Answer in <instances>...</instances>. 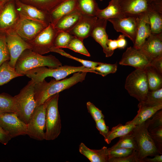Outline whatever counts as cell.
I'll return each instance as SVG.
<instances>
[{
	"label": "cell",
	"instance_id": "10",
	"mask_svg": "<svg viewBox=\"0 0 162 162\" xmlns=\"http://www.w3.org/2000/svg\"><path fill=\"white\" fill-rule=\"evenodd\" d=\"M0 127L11 139L26 134L27 124L14 112L0 113Z\"/></svg>",
	"mask_w": 162,
	"mask_h": 162
},
{
	"label": "cell",
	"instance_id": "18",
	"mask_svg": "<svg viewBox=\"0 0 162 162\" xmlns=\"http://www.w3.org/2000/svg\"><path fill=\"white\" fill-rule=\"evenodd\" d=\"M97 19L96 16L82 14L76 24L68 32L83 41L84 39L91 36Z\"/></svg>",
	"mask_w": 162,
	"mask_h": 162
},
{
	"label": "cell",
	"instance_id": "41",
	"mask_svg": "<svg viewBox=\"0 0 162 162\" xmlns=\"http://www.w3.org/2000/svg\"><path fill=\"white\" fill-rule=\"evenodd\" d=\"M159 154H162V127L154 129L148 131Z\"/></svg>",
	"mask_w": 162,
	"mask_h": 162
},
{
	"label": "cell",
	"instance_id": "6",
	"mask_svg": "<svg viewBox=\"0 0 162 162\" xmlns=\"http://www.w3.org/2000/svg\"><path fill=\"white\" fill-rule=\"evenodd\" d=\"M131 133L135 140L138 159L141 162L148 156L159 154L145 122L136 125Z\"/></svg>",
	"mask_w": 162,
	"mask_h": 162
},
{
	"label": "cell",
	"instance_id": "20",
	"mask_svg": "<svg viewBox=\"0 0 162 162\" xmlns=\"http://www.w3.org/2000/svg\"><path fill=\"white\" fill-rule=\"evenodd\" d=\"M107 20L98 18L92 29L91 36L102 46L106 57L111 56L114 52L110 51L108 48L107 43L108 36L106 32Z\"/></svg>",
	"mask_w": 162,
	"mask_h": 162
},
{
	"label": "cell",
	"instance_id": "17",
	"mask_svg": "<svg viewBox=\"0 0 162 162\" xmlns=\"http://www.w3.org/2000/svg\"><path fill=\"white\" fill-rule=\"evenodd\" d=\"M147 10L152 34L162 33V0L148 3Z\"/></svg>",
	"mask_w": 162,
	"mask_h": 162
},
{
	"label": "cell",
	"instance_id": "4",
	"mask_svg": "<svg viewBox=\"0 0 162 162\" xmlns=\"http://www.w3.org/2000/svg\"><path fill=\"white\" fill-rule=\"evenodd\" d=\"M34 83L31 80L18 94L13 97L14 112L26 124L36 106L34 97Z\"/></svg>",
	"mask_w": 162,
	"mask_h": 162
},
{
	"label": "cell",
	"instance_id": "15",
	"mask_svg": "<svg viewBox=\"0 0 162 162\" xmlns=\"http://www.w3.org/2000/svg\"><path fill=\"white\" fill-rule=\"evenodd\" d=\"M46 27L44 24L26 19H20L13 29L26 41L34 38Z\"/></svg>",
	"mask_w": 162,
	"mask_h": 162
},
{
	"label": "cell",
	"instance_id": "23",
	"mask_svg": "<svg viewBox=\"0 0 162 162\" xmlns=\"http://www.w3.org/2000/svg\"><path fill=\"white\" fill-rule=\"evenodd\" d=\"M78 0H65L50 13V23L54 27L63 16L77 9Z\"/></svg>",
	"mask_w": 162,
	"mask_h": 162
},
{
	"label": "cell",
	"instance_id": "45",
	"mask_svg": "<svg viewBox=\"0 0 162 162\" xmlns=\"http://www.w3.org/2000/svg\"><path fill=\"white\" fill-rule=\"evenodd\" d=\"M108 162H141L138 159L137 152L134 150L133 152L128 155L120 157L109 159Z\"/></svg>",
	"mask_w": 162,
	"mask_h": 162
},
{
	"label": "cell",
	"instance_id": "43",
	"mask_svg": "<svg viewBox=\"0 0 162 162\" xmlns=\"http://www.w3.org/2000/svg\"><path fill=\"white\" fill-rule=\"evenodd\" d=\"M108 149L109 159L124 157L131 154L135 150L132 148H119L112 149L108 148Z\"/></svg>",
	"mask_w": 162,
	"mask_h": 162
},
{
	"label": "cell",
	"instance_id": "7",
	"mask_svg": "<svg viewBox=\"0 0 162 162\" xmlns=\"http://www.w3.org/2000/svg\"><path fill=\"white\" fill-rule=\"evenodd\" d=\"M125 88L129 94L139 102L144 100L149 88L144 70L136 69L127 76Z\"/></svg>",
	"mask_w": 162,
	"mask_h": 162
},
{
	"label": "cell",
	"instance_id": "48",
	"mask_svg": "<svg viewBox=\"0 0 162 162\" xmlns=\"http://www.w3.org/2000/svg\"><path fill=\"white\" fill-rule=\"evenodd\" d=\"M11 139L9 135L0 127V142L6 145Z\"/></svg>",
	"mask_w": 162,
	"mask_h": 162
},
{
	"label": "cell",
	"instance_id": "33",
	"mask_svg": "<svg viewBox=\"0 0 162 162\" xmlns=\"http://www.w3.org/2000/svg\"><path fill=\"white\" fill-rule=\"evenodd\" d=\"M140 102L150 106L162 105V88L156 90H149L144 100Z\"/></svg>",
	"mask_w": 162,
	"mask_h": 162
},
{
	"label": "cell",
	"instance_id": "31",
	"mask_svg": "<svg viewBox=\"0 0 162 162\" xmlns=\"http://www.w3.org/2000/svg\"><path fill=\"white\" fill-rule=\"evenodd\" d=\"M21 76H22L17 72L14 68L10 66L9 61L4 62L0 67V86L15 78Z\"/></svg>",
	"mask_w": 162,
	"mask_h": 162
},
{
	"label": "cell",
	"instance_id": "38",
	"mask_svg": "<svg viewBox=\"0 0 162 162\" xmlns=\"http://www.w3.org/2000/svg\"><path fill=\"white\" fill-rule=\"evenodd\" d=\"M83 41L74 37L70 41L66 48L86 56H90V55L84 46Z\"/></svg>",
	"mask_w": 162,
	"mask_h": 162
},
{
	"label": "cell",
	"instance_id": "30",
	"mask_svg": "<svg viewBox=\"0 0 162 162\" xmlns=\"http://www.w3.org/2000/svg\"><path fill=\"white\" fill-rule=\"evenodd\" d=\"M132 124H126L123 125L119 124L112 128L111 131L107 136L104 138L106 142L110 144L114 139L120 137L130 133L135 127Z\"/></svg>",
	"mask_w": 162,
	"mask_h": 162
},
{
	"label": "cell",
	"instance_id": "16",
	"mask_svg": "<svg viewBox=\"0 0 162 162\" xmlns=\"http://www.w3.org/2000/svg\"><path fill=\"white\" fill-rule=\"evenodd\" d=\"M138 17L127 16L122 18H111L107 20L112 24L114 29L122 33L134 43L136 33Z\"/></svg>",
	"mask_w": 162,
	"mask_h": 162
},
{
	"label": "cell",
	"instance_id": "35",
	"mask_svg": "<svg viewBox=\"0 0 162 162\" xmlns=\"http://www.w3.org/2000/svg\"><path fill=\"white\" fill-rule=\"evenodd\" d=\"M74 37L69 32L58 30L54 41V46L58 48H66L69 42Z\"/></svg>",
	"mask_w": 162,
	"mask_h": 162
},
{
	"label": "cell",
	"instance_id": "5",
	"mask_svg": "<svg viewBox=\"0 0 162 162\" xmlns=\"http://www.w3.org/2000/svg\"><path fill=\"white\" fill-rule=\"evenodd\" d=\"M59 97V93H57L45 102L46 106L44 140H46L56 139L61 133L62 125L58 107Z\"/></svg>",
	"mask_w": 162,
	"mask_h": 162
},
{
	"label": "cell",
	"instance_id": "42",
	"mask_svg": "<svg viewBox=\"0 0 162 162\" xmlns=\"http://www.w3.org/2000/svg\"><path fill=\"white\" fill-rule=\"evenodd\" d=\"M117 68L116 63L112 64L101 62L99 65L92 69L104 77L109 74L115 73L117 70Z\"/></svg>",
	"mask_w": 162,
	"mask_h": 162
},
{
	"label": "cell",
	"instance_id": "28",
	"mask_svg": "<svg viewBox=\"0 0 162 162\" xmlns=\"http://www.w3.org/2000/svg\"><path fill=\"white\" fill-rule=\"evenodd\" d=\"M144 70L146 75L149 90H156L162 88V74L150 64Z\"/></svg>",
	"mask_w": 162,
	"mask_h": 162
},
{
	"label": "cell",
	"instance_id": "54",
	"mask_svg": "<svg viewBox=\"0 0 162 162\" xmlns=\"http://www.w3.org/2000/svg\"><path fill=\"white\" fill-rule=\"evenodd\" d=\"M3 5L0 3V10L2 7Z\"/></svg>",
	"mask_w": 162,
	"mask_h": 162
},
{
	"label": "cell",
	"instance_id": "19",
	"mask_svg": "<svg viewBox=\"0 0 162 162\" xmlns=\"http://www.w3.org/2000/svg\"><path fill=\"white\" fill-rule=\"evenodd\" d=\"M140 49L152 61L162 57V33H152Z\"/></svg>",
	"mask_w": 162,
	"mask_h": 162
},
{
	"label": "cell",
	"instance_id": "44",
	"mask_svg": "<svg viewBox=\"0 0 162 162\" xmlns=\"http://www.w3.org/2000/svg\"><path fill=\"white\" fill-rule=\"evenodd\" d=\"M88 112L92 116L95 122L104 119V116L102 111L97 107L93 103L88 101L86 103Z\"/></svg>",
	"mask_w": 162,
	"mask_h": 162
},
{
	"label": "cell",
	"instance_id": "52",
	"mask_svg": "<svg viewBox=\"0 0 162 162\" xmlns=\"http://www.w3.org/2000/svg\"><path fill=\"white\" fill-rule=\"evenodd\" d=\"M14 0L15 1L16 0H0V3L2 5H3L5 3L8 2L10 1Z\"/></svg>",
	"mask_w": 162,
	"mask_h": 162
},
{
	"label": "cell",
	"instance_id": "21",
	"mask_svg": "<svg viewBox=\"0 0 162 162\" xmlns=\"http://www.w3.org/2000/svg\"><path fill=\"white\" fill-rule=\"evenodd\" d=\"M138 18L136 33L133 46L140 49L152 32L147 12L140 15Z\"/></svg>",
	"mask_w": 162,
	"mask_h": 162
},
{
	"label": "cell",
	"instance_id": "9",
	"mask_svg": "<svg viewBox=\"0 0 162 162\" xmlns=\"http://www.w3.org/2000/svg\"><path fill=\"white\" fill-rule=\"evenodd\" d=\"M58 31L50 23L34 38L26 42L34 52L41 55L48 53L54 47V41Z\"/></svg>",
	"mask_w": 162,
	"mask_h": 162
},
{
	"label": "cell",
	"instance_id": "53",
	"mask_svg": "<svg viewBox=\"0 0 162 162\" xmlns=\"http://www.w3.org/2000/svg\"><path fill=\"white\" fill-rule=\"evenodd\" d=\"M155 0H147L148 3H149L150 2H151L153 1H154Z\"/></svg>",
	"mask_w": 162,
	"mask_h": 162
},
{
	"label": "cell",
	"instance_id": "51",
	"mask_svg": "<svg viewBox=\"0 0 162 162\" xmlns=\"http://www.w3.org/2000/svg\"><path fill=\"white\" fill-rule=\"evenodd\" d=\"M143 162H162V155L157 154L154 156L153 158H145L142 160Z\"/></svg>",
	"mask_w": 162,
	"mask_h": 162
},
{
	"label": "cell",
	"instance_id": "22",
	"mask_svg": "<svg viewBox=\"0 0 162 162\" xmlns=\"http://www.w3.org/2000/svg\"><path fill=\"white\" fill-rule=\"evenodd\" d=\"M121 9L126 17H138L146 12L147 0H119Z\"/></svg>",
	"mask_w": 162,
	"mask_h": 162
},
{
	"label": "cell",
	"instance_id": "49",
	"mask_svg": "<svg viewBox=\"0 0 162 162\" xmlns=\"http://www.w3.org/2000/svg\"><path fill=\"white\" fill-rule=\"evenodd\" d=\"M123 34H120L116 39L118 48L124 49L126 46L127 42Z\"/></svg>",
	"mask_w": 162,
	"mask_h": 162
},
{
	"label": "cell",
	"instance_id": "26",
	"mask_svg": "<svg viewBox=\"0 0 162 162\" xmlns=\"http://www.w3.org/2000/svg\"><path fill=\"white\" fill-rule=\"evenodd\" d=\"M138 107L139 110L136 115L126 124H132L135 125L141 124L149 118L157 111L162 109V105L155 106H148L139 102Z\"/></svg>",
	"mask_w": 162,
	"mask_h": 162
},
{
	"label": "cell",
	"instance_id": "27",
	"mask_svg": "<svg viewBox=\"0 0 162 162\" xmlns=\"http://www.w3.org/2000/svg\"><path fill=\"white\" fill-rule=\"evenodd\" d=\"M82 15L77 9L62 17L54 28L58 30L69 32L76 24Z\"/></svg>",
	"mask_w": 162,
	"mask_h": 162
},
{
	"label": "cell",
	"instance_id": "32",
	"mask_svg": "<svg viewBox=\"0 0 162 162\" xmlns=\"http://www.w3.org/2000/svg\"><path fill=\"white\" fill-rule=\"evenodd\" d=\"M77 9L82 14L93 16L100 9L95 0H78Z\"/></svg>",
	"mask_w": 162,
	"mask_h": 162
},
{
	"label": "cell",
	"instance_id": "46",
	"mask_svg": "<svg viewBox=\"0 0 162 162\" xmlns=\"http://www.w3.org/2000/svg\"><path fill=\"white\" fill-rule=\"evenodd\" d=\"M96 127L100 134L106 138L108 135L110 130L109 127L107 126L104 119H102L95 122Z\"/></svg>",
	"mask_w": 162,
	"mask_h": 162
},
{
	"label": "cell",
	"instance_id": "11",
	"mask_svg": "<svg viewBox=\"0 0 162 162\" xmlns=\"http://www.w3.org/2000/svg\"><path fill=\"white\" fill-rule=\"evenodd\" d=\"M5 34L10 56L9 63L11 67L15 68L16 61L21 54L26 50H31V47L13 29L6 32Z\"/></svg>",
	"mask_w": 162,
	"mask_h": 162
},
{
	"label": "cell",
	"instance_id": "50",
	"mask_svg": "<svg viewBox=\"0 0 162 162\" xmlns=\"http://www.w3.org/2000/svg\"><path fill=\"white\" fill-rule=\"evenodd\" d=\"M107 45L108 50L110 51L114 52V50L118 48V44L116 40L108 39Z\"/></svg>",
	"mask_w": 162,
	"mask_h": 162
},
{
	"label": "cell",
	"instance_id": "47",
	"mask_svg": "<svg viewBox=\"0 0 162 162\" xmlns=\"http://www.w3.org/2000/svg\"><path fill=\"white\" fill-rule=\"evenodd\" d=\"M150 64L162 74V57L154 59L152 61Z\"/></svg>",
	"mask_w": 162,
	"mask_h": 162
},
{
	"label": "cell",
	"instance_id": "55",
	"mask_svg": "<svg viewBox=\"0 0 162 162\" xmlns=\"http://www.w3.org/2000/svg\"><path fill=\"white\" fill-rule=\"evenodd\" d=\"M101 1H102L103 0H100Z\"/></svg>",
	"mask_w": 162,
	"mask_h": 162
},
{
	"label": "cell",
	"instance_id": "39",
	"mask_svg": "<svg viewBox=\"0 0 162 162\" xmlns=\"http://www.w3.org/2000/svg\"><path fill=\"white\" fill-rule=\"evenodd\" d=\"M151 119L147 120L145 123L148 131L155 128L162 127V110H160L152 116Z\"/></svg>",
	"mask_w": 162,
	"mask_h": 162
},
{
	"label": "cell",
	"instance_id": "25",
	"mask_svg": "<svg viewBox=\"0 0 162 162\" xmlns=\"http://www.w3.org/2000/svg\"><path fill=\"white\" fill-rule=\"evenodd\" d=\"M96 16L98 19L107 20L111 18H122L126 17L121 9L119 0H111L106 8L98 11Z\"/></svg>",
	"mask_w": 162,
	"mask_h": 162
},
{
	"label": "cell",
	"instance_id": "34",
	"mask_svg": "<svg viewBox=\"0 0 162 162\" xmlns=\"http://www.w3.org/2000/svg\"><path fill=\"white\" fill-rule=\"evenodd\" d=\"M119 148H130L136 151V142L131 132L127 134L120 137L118 141L109 148L112 149Z\"/></svg>",
	"mask_w": 162,
	"mask_h": 162
},
{
	"label": "cell",
	"instance_id": "36",
	"mask_svg": "<svg viewBox=\"0 0 162 162\" xmlns=\"http://www.w3.org/2000/svg\"><path fill=\"white\" fill-rule=\"evenodd\" d=\"M51 52L57 53L65 57L74 60L81 63L83 66L92 69H93L101 63L100 62L85 60L74 57L66 52L60 48H56L54 47L52 48Z\"/></svg>",
	"mask_w": 162,
	"mask_h": 162
},
{
	"label": "cell",
	"instance_id": "40",
	"mask_svg": "<svg viewBox=\"0 0 162 162\" xmlns=\"http://www.w3.org/2000/svg\"><path fill=\"white\" fill-rule=\"evenodd\" d=\"M10 59L9 53L6 41L5 33L0 32V67L4 62Z\"/></svg>",
	"mask_w": 162,
	"mask_h": 162
},
{
	"label": "cell",
	"instance_id": "29",
	"mask_svg": "<svg viewBox=\"0 0 162 162\" xmlns=\"http://www.w3.org/2000/svg\"><path fill=\"white\" fill-rule=\"evenodd\" d=\"M25 4L31 5L50 13L65 0H19Z\"/></svg>",
	"mask_w": 162,
	"mask_h": 162
},
{
	"label": "cell",
	"instance_id": "12",
	"mask_svg": "<svg viewBox=\"0 0 162 162\" xmlns=\"http://www.w3.org/2000/svg\"><path fill=\"white\" fill-rule=\"evenodd\" d=\"M16 9L20 19H26L40 23L46 27L50 23L49 13L30 5L15 0Z\"/></svg>",
	"mask_w": 162,
	"mask_h": 162
},
{
	"label": "cell",
	"instance_id": "2",
	"mask_svg": "<svg viewBox=\"0 0 162 162\" xmlns=\"http://www.w3.org/2000/svg\"><path fill=\"white\" fill-rule=\"evenodd\" d=\"M62 64L60 61L52 55L44 56L30 49H27L17 59L15 68L17 72L22 76L27 71L35 68L43 66L54 68Z\"/></svg>",
	"mask_w": 162,
	"mask_h": 162
},
{
	"label": "cell",
	"instance_id": "8",
	"mask_svg": "<svg viewBox=\"0 0 162 162\" xmlns=\"http://www.w3.org/2000/svg\"><path fill=\"white\" fill-rule=\"evenodd\" d=\"M46 105L37 106L31 115L27 124L26 134L31 138L42 141L44 140Z\"/></svg>",
	"mask_w": 162,
	"mask_h": 162
},
{
	"label": "cell",
	"instance_id": "37",
	"mask_svg": "<svg viewBox=\"0 0 162 162\" xmlns=\"http://www.w3.org/2000/svg\"><path fill=\"white\" fill-rule=\"evenodd\" d=\"M14 112L13 97L6 93L0 94V113Z\"/></svg>",
	"mask_w": 162,
	"mask_h": 162
},
{
	"label": "cell",
	"instance_id": "24",
	"mask_svg": "<svg viewBox=\"0 0 162 162\" xmlns=\"http://www.w3.org/2000/svg\"><path fill=\"white\" fill-rule=\"evenodd\" d=\"M79 149L80 152L91 162H108V149L106 147L100 149H91L81 142Z\"/></svg>",
	"mask_w": 162,
	"mask_h": 162
},
{
	"label": "cell",
	"instance_id": "3",
	"mask_svg": "<svg viewBox=\"0 0 162 162\" xmlns=\"http://www.w3.org/2000/svg\"><path fill=\"white\" fill-rule=\"evenodd\" d=\"M79 72L93 73L99 74V73L92 69L83 66L75 67L65 65L54 68H47L45 66L36 68L28 70L24 75L36 83L42 81L48 77H53L56 80H59L71 74Z\"/></svg>",
	"mask_w": 162,
	"mask_h": 162
},
{
	"label": "cell",
	"instance_id": "14",
	"mask_svg": "<svg viewBox=\"0 0 162 162\" xmlns=\"http://www.w3.org/2000/svg\"><path fill=\"white\" fill-rule=\"evenodd\" d=\"M19 20L15 1L5 3L0 10V32L5 33L13 29Z\"/></svg>",
	"mask_w": 162,
	"mask_h": 162
},
{
	"label": "cell",
	"instance_id": "1",
	"mask_svg": "<svg viewBox=\"0 0 162 162\" xmlns=\"http://www.w3.org/2000/svg\"><path fill=\"white\" fill-rule=\"evenodd\" d=\"M86 72H79L74 73L70 78L62 80L52 79L49 82L45 80L35 83L34 86V97L36 106L43 104L53 95L68 89L85 79Z\"/></svg>",
	"mask_w": 162,
	"mask_h": 162
},
{
	"label": "cell",
	"instance_id": "13",
	"mask_svg": "<svg viewBox=\"0 0 162 162\" xmlns=\"http://www.w3.org/2000/svg\"><path fill=\"white\" fill-rule=\"evenodd\" d=\"M151 61L140 49L130 46L123 53L119 64L131 66L136 69L144 70Z\"/></svg>",
	"mask_w": 162,
	"mask_h": 162
}]
</instances>
